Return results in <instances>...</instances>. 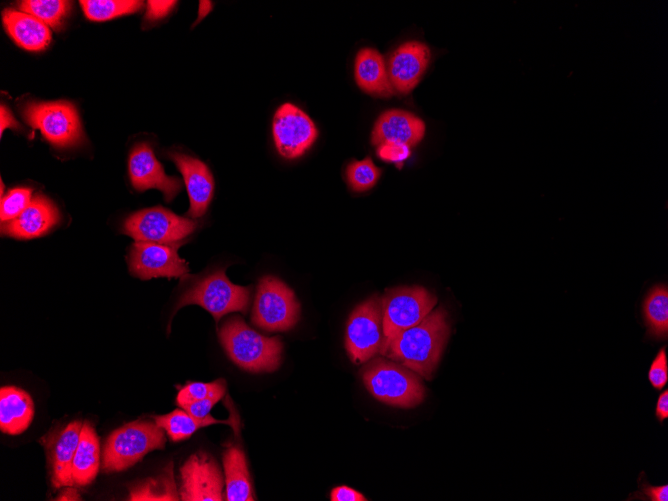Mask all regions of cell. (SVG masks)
I'll return each instance as SVG.
<instances>
[{
	"label": "cell",
	"instance_id": "836d02e7",
	"mask_svg": "<svg viewBox=\"0 0 668 501\" xmlns=\"http://www.w3.org/2000/svg\"><path fill=\"white\" fill-rule=\"evenodd\" d=\"M225 391L226 390L215 392L204 399L183 405L181 408L195 418H206L210 415L213 406L224 396Z\"/></svg>",
	"mask_w": 668,
	"mask_h": 501
},
{
	"label": "cell",
	"instance_id": "8d00e7d4",
	"mask_svg": "<svg viewBox=\"0 0 668 501\" xmlns=\"http://www.w3.org/2000/svg\"><path fill=\"white\" fill-rule=\"evenodd\" d=\"M332 501H365L363 494L348 486H338L332 489L330 493Z\"/></svg>",
	"mask_w": 668,
	"mask_h": 501
},
{
	"label": "cell",
	"instance_id": "d6986e66",
	"mask_svg": "<svg viewBox=\"0 0 668 501\" xmlns=\"http://www.w3.org/2000/svg\"><path fill=\"white\" fill-rule=\"evenodd\" d=\"M60 220V214L54 203L42 194H36L29 205L15 219L2 224L3 234L31 239L49 231Z\"/></svg>",
	"mask_w": 668,
	"mask_h": 501
},
{
	"label": "cell",
	"instance_id": "4316f807",
	"mask_svg": "<svg viewBox=\"0 0 668 501\" xmlns=\"http://www.w3.org/2000/svg\"><path fill=\"white\" fill-rule=\"evenodd\" d=\"M643 315L650 334L666 339L668 334V290L666 285H656L643 303Z\"/></svg>",
	"mask_w": 668,
	"mask_h": 501
},
{
	"label": "cell",
	"instance_id": "e575fe53",
	"mask_svg": "<svg viewBox=\"0 0 668 501\" xmlns=\"http://www.w3.org/2000/svg\"><path fill=\"white\" fill-rule=\"evenodd\" d=\"M378 156L387 162L402 164L409 157L410 148L405 145L386 143L377 147Z\"/></svg>",
	"mask_w": 668,
	"mask_h": 501
},
{
	"label": "cell",
	"instance_id": "2e32d148",
	"mask_svg": "<svg viewBox=\"0 0 668 501\" xmlns=\"http://www.w3.org/2000/svg\"><path fill=\"white\" fill-rule=\"evenodd\" d=\"M430 48L419 41L400 45L388 61V75L394 91L407 94L419 83L429 66Z\"/></svg>",
	"mask_w": 668,
	"mask_h": 501
},
{
	"label": "cell",
	"instance_id": "e0dca14e",
	"mask_svg": "<svg viewBox=\"0 0 668 501\" xmlns=\"http://www.w3.org/2000/svg\"><path fill=\"white\" fill-rule=\"evenodd\" d=\"M425 123L416 115L401 109L383 112L375 122L371 143L378 147L386 143L410 147L418 144L425 134Z\"/></svg>",
	"mask_w": 668,
	"mask_h": 501
},
{
	"label": "cell",
	"instance_id": "cb8c5ba5",
	"mask_svg": "<svg viewBox=\"0 0 668 501\" xmlns=\"http://www.w3.org/2000/svg\"><path fill=\"white\" fill-rule=\"evenodd\" d=\"M223 467L226 485L225 500H255L245 454L241 448L230 445L225 449L223 452Z\"/></svg>",
	"mask_w": 668,
	"mask_h": 501
},
{
	"label": "cell",
	"instance_id": "b9f144b4",
	"mask_svg": "<svg viewBox=\"0 0 668 501\" xmlns=\"http://www.w3.org/2000/svg\"><path fill=\"white\" fill-rule=\"evenodd\" d=\"M211 7L212 5L210 1H200L199 11H198L199 15L196 23L199 22L203 17H205L208 14V12L211 10Z\"/></svg>",
	"mask_w": 668,
	"mask_h": 501
},
{
	"label": "cell",
	"instance_id": "30bf717a",
	"mask_svg": "<svg viewBox=\"0 0 668 501\" xmlns=\"http://www.w3.org/2000/svg\"><path fill=\"white\" fill-rule=\"evenodd\" d=\"M196 227L195 220L157 206L130 215L123 225V232L136 242L177 244L191 235Z\"/></svg>",
	"mask_w": 668,
	"mask_h": 501
},
{
	"label": "cell",
	"instance_id": "60d3db41",
	"mask_svg": "<svg viewBox=\"0 0 668 501\" xmlns=\"http://www.w3.org/2000/svg\"><path fill=\"white\" fill-rule=\"evenodd\" d=\"M56 500H81V498L76 489L71 486H66V488L56 497Z\"/></svg>",
	"mask_w": 668,
	"mask_h": 501
},
{
	"label": "cell",
	"instance_id": "ab89813d",
	"mask_svg": "<svg viewBox=\"0 0 668 501\" xmlns=\"http://www.w3.org/2000/svg\"><path fill=\"white\" fill-rule=\"evenodd\" d=\"M18 128V122L14 119L7 107L1 105L0 108V132L3 133L5 128Z\"/></svg>",
	"mask_w": 668,
	"mask_h": 501
},
{
	"label": "cell",
	"instance_id": "83f0119b",
	"mask_svg": "<svg viewBox=\"0 0 668 501\" xmlns=\"http://www.w3.org/2000/svg\"><path fill=\"white\" fill-rule=\"evenodd\" d=\"M80 5L87 18L105 21L138 11L143 1L134 0H81Z\"/></svg>",
	"mask_w": 668,
	"mask_h": 501
},
{
	"label": "cell",
	"instance_id": "7c38bea8",
	"mask_svg": "<svg viewBox=\"0 0 668 501\" xmlns=\"http://www.w3.org/2000/svg\"><path fill=\"white\" fill-rule=\"evenodd\" d=\"M223 486L216 460L205 452L192 454L180 468V500L221 501Z\"/></svg>",
	"mask_w": 668,
	"mask_h": 501
},
{
	"label": "cell",
	"instance_id": "ffe728a7",
	"mask_svg": "<svg viewBox=\"0 0 668 501\" xmlns=\"http://www.w3.org/2000/svg\"><path fill=\"white\" fill-rule=\"evenodd\" d=\"M34 417V403L31 396L15 386L0 389V430L9 435L23 433Z\"/></svg>",
	"mask_w": 668,
	"mask_h": 501
},
{
	"label": "cell",
	"instance_id": "484cf974",
	"mask_svg": "<svg viewBox=\"0 0 668 501\" xmlns=\"http://www.w3.org/2000/svg\"><path fill=\"white\" fill-rule=\"evenodd\" d=\"M172 463L156 477H150L129 487L131 501H177L179 500Z\"/></svg>",
	"mask_w": 668,
	"mask_h": 501
},
{
	"label": "cell",
	"instance_id": "74e56055",
	"mask_svg": "<svg viewBox=\"0 0 668 501\" xmlns=\"http://www.w3.org/2000/svg\"><path fill=\"white\" fill-rule=\"evenodd\" d=\"M641 492L645 499L652 501H667L668 500V485L651 486L647 482L641 485Z\"/></svg>",
	"mask_w": 668,
	"mask_h": 501
},
{
	"label": "cell",
	"instance_id": "8992f818",
	"mask_svg": "<svg viewBox=\"0 0 668 501\" xmlns=\"http://www.w3.org/2000/svg\"><path fill=\"white\" fill-rule=\"evenodd\" d=\"M381 302L385 336L383 351L395 336L422 321L436 305L437 298L426 288L412 285L387 289Z\"/></svg>",
	"mask_w": 668,
	"mask_h": 501
},
{
	"label": "cell",
	"instance_id": "d6a6232c",
	"mask_svg": "<svg viewBox=\"0 0 668 501\" xmlns=\"http://www.w3.org/2000/svg\"><path fill=\"white\" fill-rule=\"evenodd\" d=\"M648 379L655 389H662L668 381V361L665 348L660 349L652 361Z\"/></svg>",
	"mask_w": 668,
	"mask_h": 501
},
{
	"label": "cell",
	"instance_id": "f1b7e54d",
	"mask_svg": "<svg viewBox=\"0 0 668 501\" xmlns=\"http://www.w3.org/2000/svg\"><path fill=\"white\" fill-rule=\"evenodd\" d=\"M20 11L33 15L46 25L58 30L68 14L71 2L62 0H25L19 5Z\"/></svg>",
	"mask_w": 668,
	"mask_h": 501
},
{
	"label": "cell",
	"instance_id": "8fae6325",
	"mask_svg": "<svg viewBox=\"0 0 668 501\" xmlns=\"http://www.w3.org/2000/svg\"><path fill=\"white\" fill-rule=\"evenodd\" d=\"M180 244L135 242L128 257L130 273L143 280L187 276L188 264L177 253Z\"/></svg>",
	"mask_w": 668,
	"mask_h": 501
},
{
	"label": "cell",
	"instance_id": "4fadbf2b",
	"mask_svg": "<svg viewBox=\"0 0 668 501\" xmlns=\"http://www.w3.org/2000/svg\"><path fill=\"white\" fill-rule=\"evenodd\" d=\"M272 131L279 154L287 159L302 156L318 135L310 117L291 103H285L277 109Z\"/></svg>",
	"mask_w": 668,
	"mask_h": 501
},
{
	"label": "cell",
	"instance_id": "1f68e13d",
	"mask_svg": "<svg viewBox=\"0 0 668 501\" xmlns=\"http://www.w3.org/2000/svg\"><path fill=\"white\" fill-rule=\"evenodd\" d=\"M222 390H226V382L222 378L210 383L192 382L180 389L176 397V402L181 407Z\"/></svg>",
	"mask_w": 668,
	"mask_h": 501
},
{
	"label": "cell",
	"instance_id": "44dd1931",
	"mask_svg": "<svg viewBox=\"0 0 668 501\" xmlns=\"http://www.w3.org/2000/svg\"><path fill=\"white\" fill-rule=\"evenodd\" d=\"M3 24L12 39L26 50H44L51 41L48 25L28 13L6 9L3 12Z\"/></svg>",
	"mask_w": 668,
	"mask_h": 501
},
{
	"label": "cell",
	"instance_id": "d590c367",
	"mask_svg": "<svg viewBox=\"0 0 668 501\" xmlns=\"http://www.w3.org/2000/svg\"><path fill=\"white\" fill-rule=\"evenodd\" d=\"M176 3V1H148L145 19L154 21L163 18L169 13V11Z\"/></svg>",
	"mask_w": 668,
	"mask_h": 501
},
{
	"label": "cell",
	"instance_id": "6da1fadb",
	"mask_svg": "<svg viewBox=\"0 0 668 501\" xmlns=\"http://www.w3.org/2000/svg\"><path fill=\"white\" fill-rule=\"evenodd\" d=\"M450 334L447 312L440 307L417 325L395 336L381 355L430 379L435 372Z\"/></svg>",
	"mask_w": 668,
	"mask_h": 501
},
{
	"label": "cell",
	"instance_id": "5bb4252c",
	"mask_svg": "<svg viewBox=\"0 0 668 501\" xmlns=\"http://www.w3.org/2000/svg\"><path fill=\"white\" fill-rule=\"evenodd\" d=\"M83 422L74 420L52 430L40 439L45 448L47 465L53 487L73 486L72 461L79 443Z\"/></svg>",
	"mask_w": 668,
	"mask_h": 501
},
{
	"label": "cell",
	"instance_id": "277c9868",
	"mask_svg": "<svg viewBox=\"0 0 668 501\" xmlns=\"http://www.w3.org/2000/svg\"><path fill=\"white\" fill-rule=\"evenodd\" d=\"M165 442V431L155 422H129L108 436L102 452V469L106 473L128 469L147 453L163 449Z\"/></svg>",
	"mask_w": 668,
	"mask_h": 501
},
{
	"label": "cell",
	"instance_id": "52a82bcc",
	"mask_svg": "<svg viewBox=\"0 0 668 501\" xmlns=\"http://www.w3.org/2000/svg\"><path fill=\"white\" fill-rule=\"evenodd\" d=\"M299 317L300 304L294 292L276 277L261 278L252 310L253 324L269 332L288 331Z\"/></svg>",
	"mask_w": 668,
	"mask_h": 501
},
{
	"label": "cell",
	"instance_id": "5b68a950",
	"mask_svg": "<svg viewBox=\"0 0 668 501\" xmlns=\"http://www.w3.org/2000/svg\"><path fill=\"white\" fill-rule=\"evenodd\" d=\"M250 301V287L233 284L223 269H218L194 282L180 296L174 313L186 305H198L207 310L215 319L231 312H247Z\"/></svg>",
	"mask_w": 668,
	"mask_h": 501
},
{
	"label": "cell",
	"instance_id": "d4e9b609",
	"mask_svg": "<svg viewBox=\"0 0 668 501\" xmlns=\"http://www.w3.org/2000/svg\"><path fill=\"white\" fill-rule=\"evenodd\" d=\"M154 422L161 427L168 437L178 442L189 438L196 430L213 424L232 425V419L218 420L211 415L203 419L191 416L184 409H175L165 415L155 416Z\"/></svg>",
	"mask_w": 668,
	"mask_h": 501
},
{
	"label": "cell",
	"instance_id": "9a60e30c",
	"mask_svg": "<svg viewBox=\"0 0 668 501\" xmlns=\"http://www.w3.org/2000/svg\"><path fill=\"white\" fill-rule=\"evenodd\" d=\"M129 174L136 190L158 189L163 193L166 202L172 201L181 189L179 178L165 173L147 143H139L132 149L129 157Z\"/></svg>",
	"mask_w": 668,
	"mask_h": 501
},
{
	"label": "cell",
	"instance_id": "f546056e",
	"mask_svg": "<svg viewBox=\"0 0 668 501\" xmlns=\"http://www.w3.org/2000/svg\"><path fill=\"white\" fill-rule=\"evenodd\" d=\"M380 175L381 169L374 165L370 157L352 161L346 169L347 181L355 192H363L374 187Z\"/></svg>",
	"mask_w": 668,
	"mask_h": 501
},
{
	"label": "cell",
	"instance_id": "7402d4cb",
	"mask_svg": "<svg viewBox=\"0 0 668 501\" xmlns=\"http://www.w3.org/2000/svg\"><path fill=\"white\" fill-rule=\"evenodd\" d=\"M355 79L366 93L380 97L394 94L384 58L376 49L364 48L357 53Z\"/></svg>",
	"mask_w": 668,
	"mask_h": 501
},
{
	"label": "cell",
	"instance_id": "f35d334b",
	"mask_svg": "<svg viewBox=\"0 0 668 501\" xmlns=\"http://www.w3.org/2000/svg\"><path fill=\"white\" fill-rule=\"evenodd\" d=\"M655 415L660 422L668 418V390H664L660 394L656 404Z\"/></svg>",
	"mask_w": 668,
	"mask_h": 501
},
{
	"label": "cell",
	"instance_id": "4dcf8cb0",
	"mask_svg": "<svg viewBox=\"0 0 668 501\" xmlns=\"http://www.w3.org/2000/svg\"><path fill=\"white\" fill-rule=\"evenodd\" d=\"M32 199L30 188H14L1 197V222H8L18 217Z\"/></svg>",
	"mask_w": 668,
	"mask_h": 501
},
{
	"label": "cell",
	"instance_id": "9c48e42d",
	"mask_svg": "<svg viewBox=\"0 0 668 501\" xmlns=\"http://www.w3.org/2000/svg\"><path fill=\"white\" fill-rule=\"evenodd\" d=\"M22 113L25 121L39 129L44 138L56 147L75 146L83 138L78 112L69 101H29Z\"/></svg>",
	"mask_w": 668,
	"mask_h": 501
},
{
	"label": "cell",
	"instance_id": "ac0fdd59",
	"mask_svg": "<svg viewBox=\"0 0 668 501\" xmlns=\"http://www.w3.org/2000/svg\"><path fill=\"white\" fill-rule=\"evenodd\" d=\"M169 157L184 179L190 201L188 215L191 219L201 217L213 195L214 182L210 170L205 163L186 154L172 152Z\"/></svg>",
	"mask_w": 668,
	"mask_h": 501
},
{
	"label": "cell",
	"instance_id": "3957f363",
	"mask_svg": "<svg viewBox=\"0 0 668 501\" xmlns=\"http://www.w3.org/2000/svg\"><path fill=\"white\" fill-rule=\"evenodd\" d=\"M367 390L382 403L399 408H414L425 397L420 376L393 360L374 358L362 370Z\"/></svg>",
	"mask_w": 668,
	"mask_h": 501
},
{
	"label": "cell",
	"instance_id": "ba28073f",
	"mask_svg": "<svg viewBox=\"0 0 668 501\" xmlns=\"http://www.w3.org/2000/svg\"><path fill=\"white\" fill-rule=\"evenodd\" d=\"M385 343L381 297L373 295L351 312L345 336V348L355 364L381 354Z\"/></svg>",
	"mask_w": 668,
	"mask_h": 501
},
{
	"label": "cell",
	"instance_id": "7a4b0ae2",
	"mask_svg": "<svg viewBox=\"0 0 668 501\" xmlns=\"http://www.w3.org/2000/svg\"><path fill=\"white\" fill-rule=\"evenodd\" d=\"M220 342L229 358L249 372H273L281 361L279 337H266L238 316L226 319L219 330Z\"/></svg>",
	"mask_w": 668,
	"mask_h": 501
},
{
	"label": "cell",
	"instance_id": "603a6c76",
	"mask_svg": "<svg viewBox=\"0 0 668 501\" xmlns=\"http://www.w3.org/2000/svg\"><path fill=\"white\" fill-rule=\"evenodd\" d=\"M100 467V443L94 426L84 421L79 443L72 461V485H89L97 476Z\"/></svg>",
	"mask_w": 668,
	"mask_h": 501
}]
</instances>
